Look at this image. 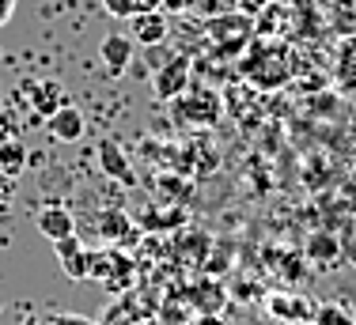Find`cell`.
Returning <instances> with one entry per match:
<instances>
[{
	"label": "cell",
	"mask_w": 356,
	"mask_h": 325,
	"mask_svg": "<svg viewBox=\"0 0 356 325\" xmlns=\"http://www.w3.org/2000/svg\"><path fill=\"white\" fill-rule=\"evenodd\" d=\"M175 110L178 117H182L186 125H201V129H213L220 122V114H224V99L216 95V91L209 88H186L182 95L175 99Z\"/></svg>",
	"instance_id": "obj_1"
},
{
	"label": "cell",
	"mask_w": 356,
	"mask_h": 325,
	"mask_svg": "<svg viewBox=\"0 0 356 325\" xmlns=\"http://www.w3.org/2000/svg\"><path fill=\"white\" fill-rule=\"evenodd\" d=\"M186 88H190V61L186 57H171V61L159 65V72L152 76V91L163 102H175Z\"/></svg>",
	"instance_id": "obj_2"
},
{
	"label": "cell",
	"mask_w": 356,
	"mask_h": 325,
	"mask_svg": "<svg viewBox=\"0 0 356 325\" xmlns=\"http://www.w3.org/2000/svg\"><path fill=\"white\" fill-rule=\"evenodd\" d=\"M54 253H57V261H61V269L69 280H76V284H80V280H91V250H83V242L76 235L57 238Z\"/></svg>",
	"instance_id": "obj_3"
},
{
	"label": "cell",
	"mask_w": 356,
	"mask_h": 325,
	"mask_svg": "<svg viewBox=\"0 0 356 325\" xmlns=\"http://www.w3.org/2000/svg\"><path fill=\"white\" fill-rule=\"evenodd\" d=\"M133 53H137V42L129 38V34H106L103 42H99V61L110 76H125L133 65Z\"/></svg>",
	"instance_id": "obj_4"
},
{
	"label": "cell",
	"mask_w": 356,
	"mask_h": 325,
	"mask_svg": "<svg viewBox=\"0 0 356 325\" xmlns=\"http://www.w3.org/2000/svg\"><path fill=\"white\" fill-rule=\"evenodd\" d=\"M266 310H269V318H277V322L303 325V322H311L315 303L303 299V295H292V292H273V295H266Z\"/></svg>",
	"instance_id": "obj_5"
},
{
	"label": "cell",
	"mask_w": 356,
	"mask_h": 325,
	"mask_svg": "<svg viewBox=\"0 0 356 325\" xmlns=\"http://www.w3.org/2000/svg\"><path fill=\"white\" fill-rule=\"evenodd\" d=\"M35 227L46 242H57V238H69L76 235V216L61 204H49V208H38L35 212Z\"/></svg>",
	"instance_id": "obj_6"
},
{
	"label": "cell",
	"mask_w": 356,
	"mask_h": 325,
	"mask_svg": "<svg viewBox=\"0 0 356 325\" xmlns=\"http://www.w3.org/2000/svg\"><path fill=\"white\" fill-rule=\"evenodd\" d=\"M46 129L54 140H61V144H76L83 133H88V122H83V114H80V106H69L65 102L57 114H49L46 117Z\"/></svg>",
	"instance_id": "obj_7"
},
{
	"label": "cell",
	"mask_w": 356,
	"mask_h": 325,
	"mask_svg": "<svg viewBox=\"0 0 356 325\" xmlns=\"http://www.w3.org/2000/svg\"><path fill=\"white\" fill-rule=\"evenodd\" d=\"M129 38L140 46H163L167 42V15L163 12H137L129 19Z\"/></svg>",
	"instance_id": "obj_8"
},
{
	"label": "cell",
	"mask_w": 356,
	"mask_h": 325,
	"mask_svg": "<svg viewBox=\"0 0 356 325\" xmlns=\"http://www.w3.org/2000/svg\"><path fill=\"white\" fill-rule=\"evenodd\" d=\"M27 91H31V110H35V117H42V122L65 106V88H61L57 80L27 83Z\"/></svg>",
	"instance_id": "obj_9"
},
{
	"label": "cell",
	"mask_w": 356,
	"mask_h": 325,
	"mask_svg": "<svg viewBox=\"0 0 356 325\" xmlns=\"http://www.w3.org/2000/svg\"><path fill=\"white\" fill-rule=\"evenodd\" d=\"M303 258H307L311 265L330 269V265L341 261V238L330 235V231H315V235L307 238V246H303Z\"/></svg>",
	"instance_id": "obj_10"
},
{
	"label": "cell",
	"mask_w": 356,
	"mask_h": 325,
	"mask_svg": "<svg viewBox=\"0 0 356 325\" xmlns=\"http://www.w3.org/2000/svg\"><path fill=\"white\" fill-rule=\"evenodd\" d=\"M99 167H103L114 182H122V185L137 182V178H133V170H129V162H125V156H122V148H118V144H110V140L99 144Z\"/></svg>",
	"instance_id": "obj_11"
},
{
	"label": "cell",
	"mask_w": 356,
	"mask_h": 325,
	"mask_svg": "<svg viewBox=\"0 0 356 325\" xmlns=\"http://www.w3.org/2000/svg\"><path fill=\"white\" fill-rule=\"evenodd\" d=\"M337 83L345 91L356 88V34L341 38V46H337Z\"/></svg>",
	"instance_id": "obj_12"
},
{
	"label": "cell",
	"mask_w": 356,
	"mask_h": 325,
	"mask_svg": "<svg viewBox=\"0 0 356 325\" xmlns=\"http://www.w3.org/2000/svg\"><path fill=\"white\" fill-rule=\"evenodd\" d=\"M27 167V148H23L19 136H12V140L0 144V174L8 178H19V170Z\"/></svg>",
	"instance_id": "obj_13"
},
{
	"label": "cell",
	"mask_w": 356,
	"mask_h": 325,
	"mask_svg": "<svg viewBox=\"0 0 356 325\" xmlns=\"http://www.w3.org/2000/svg\"><path fill=\"white\" fill-rule=\"evenodd\" d=\"M311 322H315V325H353V314L345 310L341 303H315Z\"/></svg>",
	"instance_id": "obj_14"
},
{
	"label": "cell",
	"mask_w": 356,
	"mask_h": 325,
	"mask_svg": "<svg viewBox=\"0 0 356 325\" xmlns=\"http://www.w3.org/2000/svg\"><path fill=\"white\" fill-rule=\"evenodd\" d=\"M125 231H129L125 212H103V216H99V235L103 238H122Z\"/></svg>",
	"instance_id": "obj_15"
},
{
	"label": "cell",
	"mask_w": 356,
	"mask_h": 325,
	"mask_svg": "<svg viewBox=\"0 0 356 325\" xmlns=\"http://www.w3.org/2000/svg\"><path fill=\"white\" fill-rule=\"evenodd\" d=\"M103 8H106L110 15H114V19H133V15L140 12L137 0H103Z\"/></svg>",
	"instance_id": "obj_16"
},
{
	"label": "cell",
	"mask_w": 356,
	"mask_h": 325,
	"mask_svg": "<svg viewBox=\"0 0 356 325\" xmlns=\"http://www.w3.org/2000/svg\"><path fill=\"white\" fill-rule=\"evenodd\" d=\"M42 325H103V322L88 318V314H65V310H57V314H49Z\"/></svg>",
	"instance_id": "obj_17"
},
{
	"label": "cell",
	"mask_w": 356,
	"mask_h": 325,
	"mask_svg": "<svg viewBox=\"0 0 356 325\" xmlns=\"http://www.w3.org/2000/svg\"><path fill=\"white\" fill-rule=\"evenodd\" d=\"M12 204H15V178L0 174V216L12 212Z\"/></svg>",
	"instance_id": "obj_18"
},
{
	"label": "cell",
	"mask_w": 356,
	"mask_h": 325,
	"mask_svg": "<svg viewBox=\"0 0 356 325\" xmlns=\"http://www.w3.org/2000/svg\"><path fill=\"white\" fill-rule=\"evenodd\" d=\"M232 4L235 0H193V8L205 15H224V12H232Z\"/></svg>",
	"instance_id": "obj_19"
},
{
	"label": "cell",
	"mask_w": 356,
	"mask_h": 325,
	"mask_svg": "<svg viewBox=\"0 0 356 325\" xmlns=\"http://www.w3.org/2000/svg\"><path fill=\"white\" fill-rule=\"evenodd\" d=\"M15 8H19V0H0V27H8L15 19Z\"/></svg>",
	"instance_id": "obj_20"
},
{
	"label": "cell",
	"mask_w": 356,
	"mask_h": 325,
	"mask_svg": "<svg viewBox=\"0 0 356 325\" xmlns=\"http://www.w3.org/2000/svg\"><path fill=\"white\" fill-rule=\"evenodd\" d=\"M12 133H15L12 117H8V114H0V144H4V140H12Z\"/></svg>",
	"instance_id": "obj_21"
},
{
	"label": "cell",
	"mask_w": 356,
	"mask_h": 325,
	"mask_svg": "<svg viewBox=\"0 0 356 325\" xmlns=\"http://www.w3.org/2000/svg\"><path fill=\"white\" fill-rule=\"evenodd\" d=\"M193 8V0H163V12H186Z\"/></svg>",
	"instance_id": "obj_22"
},
{
	"label": "cell",
	"mask_w": 356,
	"mask_h": 325,
	"mask_svg": "<svg viewBox=\"0 0 356 325\" xmlns=\"http://www.w3.org/2000/svg\"><path fill=\"white\" fill-rule=\"evenodd\" d=\"M341 258L349 261V265H356V238H349V242H341Z\"/></svg>",
	"instance_id": "obj_23"
},
{
	"label": "cell",
	"mask_w": 356,
	"mask_h": 325,
	"mask_svg": "<svg viewBox=\"0 0 356 325\" xmlns=\"http://www.w3.org/2000/svg\"><path fill=\"white\" fill-rule=\"evenodd\" d=\"M140 12H163V0H137Z\"/></svg>",
	"instance_id": "obj_24"
},
{
	"label": "cell",
	"mask_w": 356,
	"mask_h": 325,
	"mask_svg": "<svg viewBox=\"0 0 356 325\" xmlns=\"http://www.w3.org/2000/svg\"><path fill=\"white\" fill-rule=\"evenodd\" d=\"M23 325H42V322H38V314H27V318H23Z\"/></svg>",
	"instance_id": "obj_25"
},
{
	"label": "cell",
	"mask_w": 356,
	"mask_h": 325,
	"mask_svg": "<svg viewBox=\"0 0 356 325\" xmlns=\"http://www.w3.org/2000/svg\"><path fill=\"white\" fill-rule=\"evenodd\" d=\"M353 325H356V314H353Z\"/></svg>",
	"instance_id": "obj_26"
}]
</instances>
